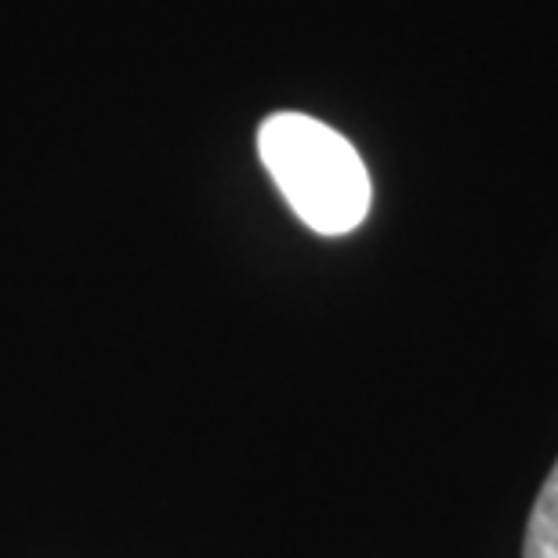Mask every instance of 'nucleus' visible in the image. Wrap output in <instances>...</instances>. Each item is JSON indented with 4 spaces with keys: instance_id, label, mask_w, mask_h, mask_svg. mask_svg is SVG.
<instances>
[{
    "instance_id": "obj_1",
    "label": "nucleus",
    "mask_w": 558,
    "mask_h": 558,
    "mask_svg": "<svg viewBox=\"0 0 558 558\" xmlns=\"http://www.w3.org/2000/svg\"><path fill=\"white\" fill-rule=\"evenodd\" d=\"M262 163L312 232L344 236L371 210V174L349 138L305 113H276L258 131Z\"/></svg>"
},
{
    "instance_id": "obj_2",
    "label": "nucleus",
    "mask_w": 558,
    "mask_h": 558,
    "mask_svg": "<svg viewBox=\"0 0 558 558\" xmlns=\"http://www.w3.org/2000/svg\"><path fill=\"white\" fill-rule=\"evenodd\" d=\"M526 558H558V461L544 478L526 526Z\"/></svg>"
}]
</instances>
